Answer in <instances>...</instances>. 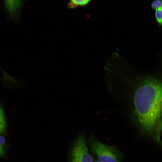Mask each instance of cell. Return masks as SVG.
I'll return each mask as SVG.
<instances>
[{"label":"cell","mask_w":162,"mask_h":162,"mask_svg":"<svg viewBox=\"0 0 162 162\" xmlns=\"http://www.w3.org/2000/svg\"><path fill=\"white\" fill-rule=\"evenodd\" d=\"M133 118L146 131L157 127L162 118V82L146 78L135 86L131 97Z\"/></svg>","instance_id":"1"},{"label":"cell","mask_w":162,"mask_h":162,"mask_svg":"<svg viewBox=\"0 0 162 162\" xmlns=\"http://www.w3.org/2000/svg\"><path fill=\"white\" fill-rule=\"evenodd\" d=\"M92 151L100 162H121L122 153L112 146L106 145L93 136L90 139Z\"/></svg>","instance_id":"2"},{"label":"cell","mask_w":162,"mask_h":162,"mask_svg":"<svg viewBox=\"0 0 162 162\" xmlns=\"http://www.w3.org/2000/svg\"><path fill=\"white\" fill-rule=\"evenodd\" d=\"M93 162V158L88 149L85 136L80 134L71 148L69 162Z\"/></svg>","instance_id":"3"},{"label":"cell","mask_w":162,"mask_h":162,"mask_svg":"<svg viewBox=\"0 0 162 162\" xmlns=\"http://www.w3.org/2000/svg\"><path fill=\"white\" fill-rule=\"evenodd\" d=\"M5 8L11 16L16 15L19 12L22 4V1L8 0L4 1Z\"/></svg>","instance_id":"4"},{"label":"cell","mask_w":162,"mask_h":162,"mask_svg":"<svg viewBox=\"0 0 162 162\" xmlns=\"http://www.w3.org/2000/svg\"><path fill=\"white\" fill-rule=\"evenodd\" d=\"M90 1V0H72L69 2L67 6L69 8L74 9L79 6H85Z\"/></svg>","instance_id":"5"},{"label":"cell","mask_w":162,"mask_h":162,"mask_svg":"<svg viewBox=\"0 0 162 162\" xmlns=\"http://www.w3.org/2000/svg\"><path fill=\"white\" fill-rule=\"evenodd\" d=\"M155 17L158 24L160 26H162V7L155 10Z\"/></svg>","instance_id":"6"},{"label":"cell","mask_w":162,"mask_h":162,"mask_svg":"<svg viewBox=\"0 0 162 162\" xmlns=\"http://www.w3.org/2000/svg\"><path fill=\"white\" fill-rule=\"evenodd\" d=\"M6 123L4 114L0 107V133L3 132L5 130Z\"/></svg>","instance_id":"7"},{"label":"cell","mask_w":162,"mask_h":162,"mask_svg":"<svg viewBox=\"0 0 162 162\" xmlns=\"http://www.w3.org/2000/svg\"><path fill=\"white\" fill-rule=\"evenodd\" d=\"M5 142L4 137L0 135V156H3L4 153V145Z\"/></svg>","instance_id":"8"},{"label":"cell","mask_w":162,"mask_h":162,"mask_svg":"<svg viewBox=\"0 0 162 162\" xmlns=\"http://www.w3.org/2000/svg\"><path fill=\"white\" fill-rule=\"evenodd\" d=\"M151 7L154 10L162 7V0H154L153 1L151 4Z\"/></svg>","instance_id":"9"},{"label":"cell","mask_w":162,"mask_h":162,"mask_svg":"<svg viewBox=\"0 0 162 162\" xmlns=\"http://www.w3.org/2000/svg\"><path fill=\"white\" fill-rule=\"evenodd\" d=\"M157 128L158 132V138L160 137V133H162V118L158 125Z\"/></svg>","instance_id":"10"},{"label":"cell","mask_w":162,"mask_h":162,"mask_svg":"<svg viewBox=\"0 0 162 162\" xmlns=\"http://www.w3.org/2000/svg\"><path fill=\"white\" fill-rule=\"evenodd\" d=\"M158 140L160 144H161V145L162 146V141L160 140V138H158Z\"/></svg>","instance_id":"11"},{"label":"cell","mask_w":162,"mask_h":162,"mask_svg":"<svg viewBox=\"0 0 162 162\" xmlns=\"http://www.w3.org/2000/svg\"><path fill=\"white\" fill-rule=\"evenodd\" d=\"M93 162H100L98 160H96L94 161H93Z\"/></svg>","instance_id":"12"}]
</instances>
